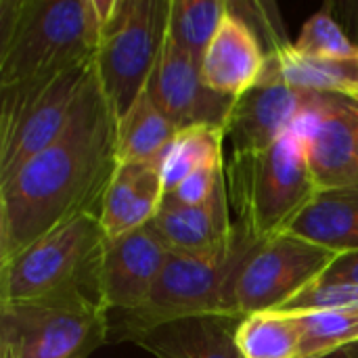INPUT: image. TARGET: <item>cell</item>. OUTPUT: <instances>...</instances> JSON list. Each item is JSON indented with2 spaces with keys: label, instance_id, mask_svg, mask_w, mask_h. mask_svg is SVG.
Wrapping results in <instances>:
<instances>
[{
  "label": "cell",
  "instance_id": "cell-1",
  "mask_svg": "<svg viewBox=\"0 0 358 358\" xmlns=\"http://www.w3.org/2000/svg\"><path fill=\"white\" fill-rule=\"evenodd\" d=\"M115 168V117L94 73L63 134L0 182V264L65 222L99 216Z\"/></svg>",
  "mask_w": 358,
  "mask_h": 358
},
{
  "label": "cell",
  "instance_id": "cell-2",
  "mask_svg": "<svg viewBox=\"0 0 358 358\" xmlns=\"http://www.w3.org/2000/svg\"><path fill=\"white\" fill-rule=\"evenodd\" d=\"M115 0H4L0 88L92 63Z\"/></svg>",
  "mask_w": 358,
  "mask_h": 358
},
{
  "label": "cell",
  "instance_id": "cell-3",
  "mask_svg": "<svg viewBox=\"0 0 358 358\" xmlns=\"http://www.w3.org/2000/svg\"><path fill=\"white\" fill-rule=\"evenodd\" d=\"M231 250L216 258L195 260L170 254L155 287L143 306L117 313L109 342H134L149 329L189 317H241L237 310V283L258 241L243 224Z\"/></svg>",
  "mask_w": 358,
  "mask_h": 358
},
{
  "label": "cell",
  "instance_id": "cell-4",
  "mask_svg": "<svg viewBox=\"0 0 358 358\" xmlns=\"http://www.w3.org/2000/svg\"><path fill=\"white\" fill-rule=\"evenodd\" d=\"M224 182L237 222L258 241L285 235L319 193L294 128L266 149L231 155Z\"/></svg>",
  "mask_w": 358,
  "mask_h": 358
},
{
  "label": "cell",
  "instance_id": "cell-5",
  "mask_svg": "<svg viewBox=\"0 0 358 358\" xmlns=\"http://www.w3.org/2000/svg\"><path fill=\"white\" fill-rule=\"evenodd\" d=\"M105 241L99 216L92 214L57 227L0 264V306L69 294L99 298V264Z\"/></svg>",
  "mask_w": 358,
  "mask_h": 358
},
{
  "label": "cell",
  "instance_id": "cell-6",
  "mask_svg": "<svg viewBox=\"0 0 358 358\" xmlns=\"http://www.w3.org/2000/svg\"><path fill=\"white\" fill-rule=\"evenodd\" d=\"M172 0H115L94 55V73L115 120L145 92L159 61Z\"/></svg>",
  "mask_w": 358,
  "mask_h": 358
},
{
  "label": "cell",
  "instance_id": "cell-7",
  "mask_svg": "<svg viewBox=\"0 0 358 358\" xmlns=\"http://www.w3.org/2000/svg\"><path fill=\"white\" fill-rule=\"evenodd\" d=\"M105 342L109 319L96 296L0 306V358H86Z\"/></svg>",
  "mask_w": 358,
  "mask_h": 358
},
{
  "label": "cell",
  "instance_id": "cell-8",
  "mask_svg": "<svg viewBox=\"0 0 358 358\" xmlns=\"http://www.w3.org/2000/svg\"><path fill=\"white\" fill-rule=\"evenodd\" d=\"M92 76L94 61L0 88V182L63 134Z\"/></svg>",
  "mask_w": 358,
  "mask_h": 358
},
{
  "label": "cell",
  "instance_id": "cell-9",
  "mask_svg": "<svg viewBox=\"0 0 358 358\" xmlns=\"http://www.w3.org/2000/svg\"><path fill=\"white\" fill-rule=\"evenodd\" d=\"M336 260V252L292 233L264 241L239 277V315L279 310L300 292L317 283Z\"/></svg>",
  "mask_w": 358,
  "mask_h": 358
},
{
  "label": "cell",
  "instance_id": "cell-10",
  "mask_svg": "<svg viewBox=\"0 0 358 358\" xmlns=\"http://www.w3.org/2000/svg\"><path fill=\"white\" fill-rule=\"evenodd\" d=\"M319 191L358 185V107L346 94L310 92L294 124Z\"/></svg>",
  "mask_w": 358,
  "mask_h": 358
},
{
  "label": "cell",
  "instance_id": "cell-11",
  "mask_svg": "<svg viewBox=\"0 0 358 358\" xmlns=\"http://www.w3.org/2000/svg\"><path fill=\"white\" fill-rule=\"evenodd\" d=\"M310 90L287 84L266 55L258 82L235 99L224 132L231 155L260 151L285 136L308 103Z\"/></svg>",
  "mask_w": 358,
  "mask_h": 358
},
{
  "label": "cell",
  "instance_id": "cell-12",
  "mask_svg": "<svg viewBox=\"0 0 358 358\" xmlns=\"http://www.w3.org/2000/svg\"><path fill=\"white\" fill-rule=\"evenodd\" d=\"M147 92L176 130L193 126L224 128L235 103V99L214 92L201 76V65L168 36Z\"/></svg>",
  "mask_w": 358,
  "mask_h": 358
},
{
  "label": "cell",
  "instance_id": "cell-13",
  "mask_svg": "<svg viewBox=\"0 0 358 358\" xmlns=\"http://www.w3.org/2000/svg\"><path fill=\"white\" fill-rule=\"evenodd\" d=\"M168 258L170 252L151 222L117 239H107L99 264V300L107 315L143 306Z\"/></svg>",
  "mask_w": 358,
  "mask_h": 358
},
{
  "label": "cell",
  "instance_id": "cell-14",
  "mask_svg": "<svg viewBox=\"0 0 358 358\" xmlns=\"http://www.w3.org/2000/svg\"><path fill=\"white\" fill-rule=\"evenodd\" d=\"M151 227L170 254L195 260L216 258L231 250L241 229L231 220L227 182L201 206H182L164 197Z\"/></svg>",
  "mask_w": 358,
  "mask_h": 358
},
{
  "label": "cell",
  "instance_id": "cell-15",
  "mask_svg": "<svg viewBox=\"0 0 358 358\" xmlns=\"http://www.w3.org/2000/svg\"><path fill=\"white\" fill-rule=\"evenodd\" d=\"M264 65L266 50L260 46L252 25L229 2V13L201 61L206 84L218 94L237 99L258 82Z\"/></svg>",
  "mask_w": 358,
  "mask_h": 358
},
{
  "label": "cell",
  "instance_id": "cell-16",
  "mask_svg": "<svg viewBox=\"0 0 358 358\" xmlns=\"http://www.w3.org/2000/svg\"><path fill=\"white\" fill-rule=\"evenodd\" d=\"M164 197L162 162L117 164L99 214L105 239H117L147 227L159 212Z\"/></svg>",
  "mask_w": 358,
  "mask_h": 358
},
{
  "label": "cell",
  "instance_id": "cell-17",
  "mask_svg": "<svg viewBox=\"0 0 358 358\" xmlns=\"http://www.w3.org/2000/svg\"><path fill=\"white\" fill-rule=\"evenodd\" d=\"M241 317H189L157 325L134 340L155 358H243L237 342Z\"/></svg>",
  "mask_w": 358,
  "mask_h": 358
},
{
  "label": "cell",
  "instance_id": "cell-18",
  "mask_svg": "<svg viewBox=\"0 0 358 358\" xmlns=\"http://www.w3.org/2000/svg\"><path fill=\"white\" fill-rule=\"evenodd\" d=\"M338 256L358 252V185L319 191L287 231Z\"/></svg>",
  "mask_w": 358,
  "mask_h": 358
},
{
  "label": "cell",
  "instance_id": "cell-19",
  "mask_svg": "<svg viewBox=\"0 0 358 358\" xmlns=\"http://www.w3.org/2000/svg\"><path fill=\"white\" fill-rule=\"evenodd\" d=\"M176 134V126L157 109L145 88V92L126 111V115L115 120L117 164L164 162Z\"/></svg>",
  "mask_w": 358,
  "mask_h": 358
},
{
  "label": "cell",
  "instance_id": "cell-20",
  "mask_svg": "<svg viewBox=\"0 0 358 358\" xmlns=\"http://www.w3.org/2000/svg\"><path fill=\"white\" fill-rule=\"evenodd\" d=\"M268 57L281 78L296 88L346 96L358 94V57L344 61L317 59L298 52L294 44H283L271 50Z\"/></svg>",
  "mask_w": 358,
  "mask_h": 358
},
{
  "label": "cell",
  "instance_id": "cell-21",
  "mask_svg": "<svg viewBox=\"0 0 358 358\" xmlns=\"http://www.w3.org/2000/svg\"><path fill=\"white\" fill-rule=\"evenodd\" d=\"M227 132L216 126H193L178 130L172 141L164 162H162V178L166 193L174 191L187 176L193 172L218 166L222 162Z\"/></svg>",
  "mask_w": 358,
  "mask_h": 358
},
{
  "label": "cell",
  "instance_id": "cell-22",
  "mask_svg": "<svg viewBox=\"0 0 358 358\" xmlns=\"http://www.w3.org/2000/svg\"><path fill=\"white\" fill-rule=\"evenodd\" d=\"M227 13L224 0H172L168 38L201 65Z\"/></svg>",
  "mask_w": 358,
  "mask_h": 358
},
{
  "label": "cell",
  "instance_id": "cell-23",
  "mask_svg": "<svg viewBox=\"0 0 358 358\" xmlns=\"http://www.w3.org/2000/svg\"><path fill=\"white\" fill-rule=\"evenodd\" d=\"M235 342L243 358H298L300 329L294 315L254 313L241 317Z\"/></svg>",
  "mask_w": 358,
  "mask_h": 358
},
{
  "label": "cell",
  "instance_id": "cell-24",
  "mask_svg": "<svg viewBox=\"0 0 358 358\" xmlns=\"http://www.w3.org/2000/svg\"><path fill=\"white\" fill-rule=\"evenodd\" d=\"M300 329L298 358H323L358 344V308L294 315Z\"/></svg>",
  "mask_w": 358,
  "mask_h": 358
},
{
  "label": "cell",
  "instance_id": "cell-25",
  "mask_svg": "<svg viewBox=\"0 0 358 358\" xmlns=\"http://www.w3.org/2000/svg\"><path fill=\"white\" fill-rule=\"evenodd\" d=\"M294 48L306 57L344 61L358 57V46L344 34L338 21L331 17L329 8L315 13L302 27Z\"/></svg>",
  "mask_w": 358,
  "mask_h": 358
},
{
  "label": "cell",
  "instance_id": "cell-26",
  "mask_svg": "<svg viewBox=\"0 0 358 358\" xmlns=\"http://www.w3.org/2000/svg\"><path fill=\"white\" fill-rule=\"evenodd\" d=\"M358 308V283H313L275 313L300 315Z\"/></svg>",
  "mask_w": 358,
  "mask_h": 358
},
{
  "label": "cell",
  "instance_id": "cell-27",
  "mask_svg": "<svg viewBox=\"0 0 358 358\" xmlns=\"http://www.w3.org/2000/svg\"><path fill=\"white\" fill-rule=\"evenodd\" d=\"M222 185H224V164L208 166L187 176L174 191L166 193V197L182 206H201L210 201Z\"/></svg>",
  "mask_w": 358,
  "mask_h": 358
},
{
  "label": "cell",
  "instance_id": "cell-28",
  "mask_svg": "<svg viewBox=\"0 0 358 358\" xmlns=\"http://www.w3.org/2000/svg\"><path fill=\"white\" fill-rule=\"evenodd\" d=\"M317 283H358V252L338 256Z\"/></svg>",
  "mask_w": 358,
  "mask_h": 358
},
{
  "label": "cell",
  "instance_id": "cell-29",
  "mask_svg": "<svg viewBox=\"0 0 358 358\" xmlns=\"http://www.w3.org/2000/svg\"><path fill=\"white\" fill-rule=\"evenodd\" d=\"M348 357V350H342V352H336V355H329V357H323V358H346Z\"/></svg>",
  "mask_w": 358,
  "mask_h": 358
},
{
  "label": "cell",
  "instance_id": "cell-30",
  "mask_svg": "<svg viewBox=\"0 0 358 358\" xmlns=\"http://www.w3.org/2000/svg\"><path fill=\"white\" fill-rule=\"evenodd\" d=\"M350 99H352V101H355V103H357V107H358V94H352V96H350Z\"/></svg>",
  "mask_w": 358,
  "mask_h": 358
}]
</instances>
